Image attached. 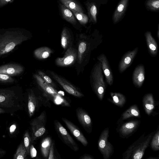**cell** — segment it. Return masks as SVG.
Listing matches in <instances>:
<instances>
[{"label":"cell","mask_w":159,"mask_h":159,"mask_svg":"<svg viewBox=\"0 0 159 159\" xmlns=\"http://www.w3.org/2000/svg\"><path fill=\"white\" fill-rule=\"evenodd\" d=\"M30 38L27 31L23 29H0V57L10 52L16 46Z\"/></svg>","instance_id":"1"},{"label":"cell","mask_w":159,"mask_h":159,"mask_svg":"<svg viewBox=\"0 0 159 159\" xmlns=\"http://www.w3.org/2000/svg\"><path fill=\"white\" fill-rule=\"evenodd\" d=\"M22 92L17 87L0 89V107L7 113H13L23 108Z\"/></svg>","instance_id":"2"},{"label":"cell","mask_w":159,"mask_h":159,"mask_svg":"<svg viewBox=\"0 0 159 159\" xmlns=\"http://www.w3.org/2000/svg\"><path fill=\"white\" fill-rule=\"evenodd\" d=\"M154 131L146 136L143 133L139 138L131 144L122 154L124 159H141L148 147Z\"/></svg>","instance_id":"3"},{"label":"cell","mask_w":159,"mask_h":159,"mask_svg":"<svg viewBox=\"0 0 159 159\" xmlns=\"http://www.w3.org/2000/svg\"><path fill=\"white\" fill-rule=\"evenodd\" d=\"M33 76L46 95L54 103L63 106H70L68 101L59 94L55 88L45 82L38 74H34Z\"/></svg>","instance_id":"4"},{"label":"cell","mask_w":159,"mask_h":159,"mask_svg":"<svg viewBox=\"0 0 159 159\" xmlns=\"http://www.w3.org/2000/svg\"><path fill=\"white\" fill-rule=\"evenodd\" d=\"M93 90L99 100H102L105 94L106 86L103 80L101 62L94 66L91 75Z\"/></svg>","instance_id":"5"},{"label":"cell","mask_w":159,"mask_h":159,"mask_svg":"<svg viewBox=\"0 0 159 159\" xmlns=\"http://www.w3.org/2000/svg\"><path fill=\"white\" fill-rule=\"evenodd\" d=\"M46 115L45 111H43L39 116L33 119L31 121L32 143L44 134L46 131Z\"/></svg>","instance_id":"6"},{"label":"cell","mask_w":159,"mask_h":159,"mask_svg":"<svg viewBox=\"0 0 159 159\" xmlns=\"http://www.w3.org/2000/svg\"><path fill=\"white\" fill-rule=\"evenodd\" d=\"M109 129L106 128L101 133L98 141V148L104 159H109L114 152L112 144L108 141Z\"/></svg>","instance_id":"7"},{"label":"cell","mask_w":159,"mask_h":159,"mask_svg":"<svg viewBox=\"0 0 159 159\" xmlns=\"http://www.w3.org/2000/svg\"><path fill=\"white\" fill-rule=\"evenodd\" d=\"M54 123L58 136L62 141L75 151H78L79 149L78 145L66 129L57 120H55Z\"/></svg>","instance_id":"8"},{"label":"cell","mask_w":159,"mask_h":159,"mask_svg":"<svg viewBox=\"0 0 159 159\" xmlns=\"http://www.w3.org/2000/svg\"><path fill=\"white\" fill-rule=\"evenodd\" d=\"M50 74L68 93L75 97L82 98L84 94L75 86L62 76L52 71H49Z\"/></svg>","instance_id":"9"},{"label":"cell","mask_w":159,"mask_h":159,"mask_svg":"<svg viewBox=\"0 0 159 159\" xmlns=\"http://www.w3.org/2000/svg\"><path fill=\"white\" fill-rule=\"evenodd\" d=\"M77 57V51L71 46L66 49L63 57H58L56 59L55 63L58 66H69L75 62Z\"/></svg>","instance_id":"10"},{"label":"cell","mask_w":159,"mask_h":159,"mask_svg":"<svg viewBox=\"0 0 159 159\" xmlns=\"http://www.w3.org/2000/svg\"><path fill=\"white\" fill-rule=\"evenodd\" d=\"M140 123V120H134L122 124L118 129L120 136L123 138L129 137L137 129Z\"/></svg>","instance_id":"11"},{"label":"cell","mask_w":159,"mask_h":159,"mask_svg":"<svg viewBox=\"0 0 159 159\" xmlns=\"http://www.w3.org/2000/svg\"><path fill=\"white\" fill-rule=\"evenodd\" d=\"M62 120L76 139L84 146H86L88 144V141L80 129L67 119L62 117Z\"/></svg>","instance_id":"12"},{"label":"cell","mask_w":159,"mask_h":159,"mask_svg":"<svg viewBox=\"0 0 159 159\" xmlns=\"http://www.w3.org/2000/svg\"><path fill=\"white\" fill-rule=\"evenodd\" d=\"M78 120L80 124L87 132L90 133L92 130V121L87 113L82 108L78 107L76 110Z\"/></svg>","instance_id":"13"},{"label":"cell","mask_w":159,"mask_h":159,"mask_svg":"<svg viewBox=\"0 0 159 159\" xmlns=\"http://www.w3.org/2000/svg\"><path fill=\"white\" fill-rule=\"evenodd\" d=\"M138 50V47L125 53L123 57L119 66L118 69L120 73L123 72L132 63Z\"/></svg>","instance_id":"14"},{"label":"cell","mask_w":159,"mask_h":159,"mask_svg":"<svg viewBox=\"0 0 159 159\" xmlns=\"http://www.w3.org/2000/svg\"><path fill=\"white\" fill-rule=\"evenodd\" d=\"M24 70L23 66L18 64H8L0 66V73L5 74L11 77L20 75Z\"/></svg>","instance_id":"15"},{"label":"cell","mask_w":159,"mask_h":159,"mask_svg":"<svg viewBox=\"0 0 159 159\" xmlns=\"http://www.w3.org/2000/svg\"><path fill=\"white\" fill-rule=\"evenodd\" d=\"M98 59L101 63L102 70L104 74L107 83L109 85H111L113 83V76L106 57L103 54H101L98 57Z\"/></svg>","instance_id":"16"},{"label":"cell","mask_w":159,"mask_h":159,"mask_svg":"<svg viewBox=\"0 0 159 159\" xmlns=\"http://www.w3.org/2000/svg\"><path fill=\"white\" fill-rule=\"evenodd\" d=\"M145 69L144 66L140 64L136 67L132 76L133 83L135 86L140 88L142 85L145 80Z\"/></svg>","instance_id":"17"},{"label":"cell","mask_w":159,"mask_h":159,"mask_svg":"<svg viewBox=\"0 0 159 159\" xmlns=\"http://www.w3.org/2000/svg\"><path fill=\"white\" fill-rule=\"evenodd\" d=\"M143 102L146 113L150 115L155 108V101L152 94L150 93L146 94L143 98Z\"/></svg>","instance_id":"18"},{"label":"cell","mask_w":159,"mask_h":159,"mask_svg":"<svg viewBox=\"0 0 159 159\" xmlns=\"http://www.w3.org/2000/svg\"><path fill=\"white\" fill-rule=\"evenodd\" d=\"M38 99L33 91L30 90L28 91V109L29 116L31 117L34 114L38 105Z\"/></svg>","instance_id":"19"},{"label":"cell","mask_w":159,"mask_h":159,"mask_svg":"<svg viewBox=\"0 0 159 159\" xmlns=\"http://www.w3.org/2000/svg\"><path fill=\"white\" fill-rule=\"evenodd\" d=\"M140 116V111L137 105H133L125 111L122 114L118 122H120L132 117H139Z\"/></svg>","instance_id":"20"},{"label":"cell","mask_w":159,"mask_h":159,"mask_svg":"<svg viewBox=\"0 0 159 159\" xmlns=\"http://www.w3.org/2000/svg\"><path fill=\"white\" fill-rule=\"evenodd\" d=\"M145 36L147 44L150 54L152 56L156 55L158 49L157 43L150 32H146L145 34Z\"/></svg>","instance_id":"21"},{"label":"cell","mask_w":159,"mask_h":159,"mask_svg":"<svg viewBox=\"0 0 159 159\" xmlns=\"http://www.w3.org/2000/svg\"><path fill=\"white\" fill-rule=\"evenodd\" d=\"M111 98L108 99V100L116 105L123 107L126 102V98L123 94L117 92H111Z\"/></svg>","instance_id":"22"},{"label":"cell","mask_w":159,"mask_h":159,"mask_svg":"<svg viewBox=\"0 0 159 159\" xmlns=\"http://www.w3.org/2000/svg\"><path fill=\"white\" fill-rule=\"evenodd\" d=\"M60 8L62 16L67 21L72 24L75 25L76 20L73 12L71 11L62 4H60Z\"/></svg>","instance_id":"23"},{"label":"cell","mask_w":159,"mask_h":159,"mask_svg":"<svg viewBox=\"0 0 159 159\" xmlns=\"http://www.w3.org/2000/svg\"><path fill=\"white\" fill-rule=\"evenodd\" d=\"M53 53V51L50 48L43 47L36 49L34 51V54L37 59L43 60L48 58Z\"/></svg>","instance_id":"24"},{"label":"cell","mask_w":159,"mask_h":159,"mask_svg":"<svg viewBox=\"0 0 159 159\" xmlns=\"http://www.w3.org/2000/svg\"><path fill=\"white\" fill-rule=\"evenodd\" d=\"M71 35L70 32L66 27L63 28L61 35V43L62 48L67 49L71 46Z\"/></svg>","instance_id":"25"},{"label":"cell","mask_w":159,"mask_h":159,"mask_svg":"<svg viewBox=\"0 0 159 159\" xmlns=\"http://www.w3.org/2000/svg\"><path fill=\"white\" fill-rule=\"evenodd\" d=\"M52 143L51 138L48 136L43 139L41 142L40 146L41 152L43 157L45 158L48 156Z\"/></svg>","instance_id":"26"},{"label":"cell","mask_w":159,"mask_h":159,"mask_svg":"<svg viewBox=\"0 0 159 159\" xmlns=\"http://www.w3.org/2000/svg\"><path fill=\"white\" fill-rule=\"evenodd\" d=\"M62 4L70 9L80 12H84L81 6L75 0H59Z\"/></svg>","instance_id":"27"},{"label":"cell","mask_w":159,"mask_h":159,"mask_svg":"<svg viewBox=\"0 0 159 159\" xmlns=\"http://www.w3.org/2000/svg\"><path fill=\"white\" fill-rule=\"evenodd\" d=\"M27 155L24 143H21L17 148L14 155V159H25Z\"/></svg>","instance_id":"28"},{"label":"cell","mask_w":159,"mask_h":159,"mask_svg":"<svg viewBox=\"0 0 159 159\" xmlns=\"http://www.w3.org/2000/svg\"><path fill=\"white\" fill-rule=\"evenodd\" d=\"M87 48V44L84 41L81 42L79 45L77 53V58L79 64L82 63L83 56Z\"/></svg>","instance_id":"29"},{"label":"cell","mask_w":159,"mask_h":159,"mask_svg":"<svg viewBox=\"0 0 159 159\" xmlns=\"http://www.w3.org/2000/svg\"><path fill=\"white\" fill-rule=\"evenodd\" d=\"M152 138L151 143V147L154 151L159 150V130L158 128Z\"/></svg>","instance_id":"30"},{"label":"cell","mask_w":159,"mask_h":159,"mask_svg":"<svg viewBox=\"0 0 159 159\" xmlns=\"http://www.w3.org/2000/svg\"><path fill=\"white\" fill-rule=\"evenodd\" d=\"M70 10L80 24L84 25L87 23L88 18L86 15L82 12H78L72 10Z\"/></svg>","instance_id":"31"},{"label":"cell","mask_w":159,"mask_h":159,"mask_svg":"<svg viewBox=\"0 0 159 159\" xmlns=\"http://www.w3.org/2000/svg\"><path fill=\"white\" fill-rule=\"evenodd\" d=\"M31 139L28 131L25 132L24 136V144L26 148L27 155L30 154V149L31 145Z\"/></svg>","instance_id":"32"},{"label":"cell","mask_w":159,"mask_h":159,"mask_svg":"<svg viewBox=\"0 0 159 159\" xmlns=\"http://www.w3.org/2000/svg\"><path fill=\"white\" fill-rule=\"evenodd\" d=\"M38 74L46 83L51 85L54 88H56V85L52 80L43 71L39 70L38 71Z\"/></svg>","instance_id":"33"},{"label":"cell","mask_w":159,"mask_h":159,"mask_svg":"<svg viewBox=\"0 0 159 159\" xmlns=\"http://www.w3.org/2000/svg\"><path fill=\"white\" fill-rule=\"evenodd\" d=\"M15 81V80L11 76L5 74L0 73V82L5 83H11Z\"/></svg>","instance_id":"34"},{"label":"cell","mask_w":159,"mask_h":159,"mask_svg":"<svg viewBox=\"0 0 159 159\" xmlns=\"http://www.w3.org/2000/svg\"><path fill=\"white\" fill-rule=\"evenodd\" d=\"M89 13L95 21H96V15L97 13V9L95 5H92L90 8Z\"/></svg>","instance_id":"35"},{"label":"cell","mask_w":159,"mask_h":159,"mask_svg":"<svg viewBox=\"0 0 159 159\" xmlns=\"http://www.w3.org/2000/svg\"><path fill=\"white\" fill-rule=\"evenodd\" d=\"M37 152L36 149L32 144H31L30 149V154L32 158L35 157Z\"/></svg>","instance_id":"36"},{"label":"cell","mask_w":159,"mask_h":159,"mask_svg":"<svg viewBox=\"0 0 159 159\" xmlns=\"http://www.w3.org/2000/svg\"><path fill=\"white\" fill-rule=\"evenodd\" d=\"M54 142H52V143L50 148L49 150L48 155V159H54Z\"/></svg>","instance_id":"37"},{"label":"cell","mask_w":159,"mask_h":159,"mask_svg":"<svg viewBox=\"0 0 159 159\" xmlns=\"http://www.w3.org/2000/svg\"><path fill=\"white\" fill-rule=\"evenodd\" d=\"M14 0H0V8L6 5L12 3Z\"/></svg>","instance_id":"38"},{"label":"cell","mask_w":159,"mask_h":159,"mask_svg":"<svg viewBox=\"0 0 159 159\" xmlns=\"http://www.w3.org/2000/svg\"><path fill=\"white\" fill-rule=\"evenodd\" d=\"M125 6L124 4L122 3H120L118 6L117 10V13H118V15L120 14H121V12L124 10V9Z\"/></svg>","instance_id":"39"},{"label":"cell","mask_w":159,"mask_h":159,"mask_svg":"<svg viewBox=\"0 0 159 159\" xmlns=\"http://www.w3.org/2000/svg\"><path fill=\"white\" fill-rule=\"evenodd\" d=\"M151 6L154 8L158 9L159 7V0L153 1L151 4Z\"/></svg>","instance_id":"40"},{"label":"cell","mask_w":159,"mask_h":159,"mask_svg":"<svg viewBox=\"0 0 159 159\" xmlns=\"http://www.w3.org/2000/svg\"><path fill=\"white\" fill-rule=\"evenodd\" d=\"M81 159H94V158L91 155L85 154L81 156L80 158Z\"/></svg>","instance_id":"41"},{"label":"cell","mask_w":159,"mask_h":159,"mask_svg":"<svg viewBox=\"0 0 159 159\" xmlns=\"http://www.w3.org/2000/svg\"><path fill=\"white\" fill-rule=\"evenodd\" d=\"M16 128V126L15 125H12L10 128V131L11 132L14 131Z\"/></svg>","instance_id":"42"},{"label":"cell","mask_w":159,"mask_h":159,"mask_svg":"<svg viewBox=\"0 0 159 159\" xmlns=\"http://www.w3.org/2000/svg\"><path fill=\"white\" fill-rule=\"evenodd\" d=\"M5 153V151L3 150H0V155H2Z\"/></svg>","instance_id":"43"},{"label":"cell","mask_w":159,"mask_h":159,"mask_svg":"<svg viewBox=\"0 0 159 159\" xmlns=\"http://www.w3.org/2000/svg\"><path fill=\"white\" fill-rule=\"evenodd\" d=\"M5 111L2 109L0 107V113H5Z\"/></svg>","instance_id":"44"},{"label":"cell","mask_w":159,"mask_h":159,"mask_svg":"<svg viewBox=\"0 0 159 159\" xmlns=\"http://www.w3.org/2000/svg\"><path fill=\"white\" fill-rule=\"evenodd\" d=\"M157 157H153L152 158L151 157L148 158L147 159H157Z\"/></svg>","instance_id":"45"},{"label":"cell","mask_w":159,"mask_h":159,"mask_svg":"<svg viewBox=\"0 0 159 159\" xmlns=\"http://www.w3.org/2000/svg\"></svg>","instance_id":"46"}]
</instances>
